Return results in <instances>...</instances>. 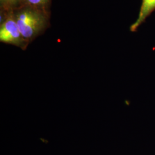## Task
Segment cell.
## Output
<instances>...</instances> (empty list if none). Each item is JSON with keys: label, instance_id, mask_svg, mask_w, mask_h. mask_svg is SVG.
<instances>
[{"label": "cell", "instance_id": "obj_1", "mask_svg": "<svg viewBox=\"0 0 155 155\" xmlns=\"http://www.w3.org/2000/svg\"><path fill=\"white\" fill-rule=\"evenodd\" d=\"M13 15L22 38L27 45L43 31L47 22L45 12L29 6L18 8L13 12Z\"/></svg>", "mask_w": 155, "mask_h": 155}, {"label": "cell", "instance_id": "obj_2", "mask_svg": "<svg viewBox=\"0 0 155 155\" xmlns=\"http://www.w3.org/2000/svg\"><path fill=\"white\" fill-rule=\"evenodd\" d=\"M0 40L3 43L20 47L23 50L28 45L22 38L13 11L9 12L1 24Z\"/></svg>", "mask_w": 155, "mask_h": 155}, {"label": "cell", "instance_id": "obj_3", "mask_svg": "<svg viewBox=\"0 0 155 155\" xmlns=\"http://www.w3.org/2000/svg\"><path fill=\"white\" fill-rule=\"evenodd\" d=\"M155 11V0H143L139 17L137 20L130 27V31L135 32L145 21L147 18Z\"/></svg>", "mask_w": 155, "mask_h": 155}, {"label": "cell", "instance_id": "obj_4", "mask_svg": "<svg viewBox=\"0 0 155 155\" xmlns=\"http://www.w3.org/2000/svg\"><path fill=\"white\" fill-rule=\"evenodd\" d=\"M50 1L51 0H23V4H24V6L32 7L45 13Z\"/></svg>", "mask_w": 155, "mask_h": 155}, {"label": "cell", "instance_id": "obj_5", "mask_svg": "<svg viewBox=\"0 0 155 155\" xmlns=\"http://www.w3.org/2000/svg\"><path fill=\"white\" fill-rule=\"evenodd\" d=\"M1 9L6 12H11L15 9H18L21 7L23 4V0H0Z\"/></svg>", "mask_w": 155, "mask_h": 155}]
</instances>
